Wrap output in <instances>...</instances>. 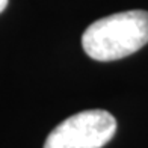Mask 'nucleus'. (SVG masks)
Returning a JSON list of instances; mask_svg holds the SVG:
<instances>
[{
	"label": "nucleus",
	"mask_w": 148,
	"mask_h": 148,
	"mask_svg": "<svg viewBox=\"0 0 148 148\" xmlns=\"http://www.w3.org/2000/svg\"><path fill=\"white\" fill-rule=\"evenodd\" d=\"M148 44V12L125 11L94 21L82 35V47L94 60H118Z\"/></svg>",
	"instance_id": "nucleus-1"
},
{
	"label": "nucleus",
	"mask_w": 148,
	"mask_h": 148,
	"mask_svg": "<svg viewBox=\"0 0 148 148\" xmlns=\"http://www.w3.org/2000/svg\"><path fill=\"white\" fill-rule=\"evenodd\" d=\"M116 119L101 109L83 110L62 121L47 136L44 148H101L113 138Z\"/></svg>",
	"instance_id": "nucleus-2"
},
{
	"label": "nucleus",
	"mask_w": 148,
	"mask_h": 148,
	"mask_svg": "<svg viewBox=\"0 0 148 148\" xmlns=\"http://www.w3.org/2000/svg\"><path fill=\"white\" fill-rule=\"evenodd\" d=\"M8 6V0H0V12H3Z\"/></svg>",
	"instance_id": "nucleus-3"
}]
</instances>
